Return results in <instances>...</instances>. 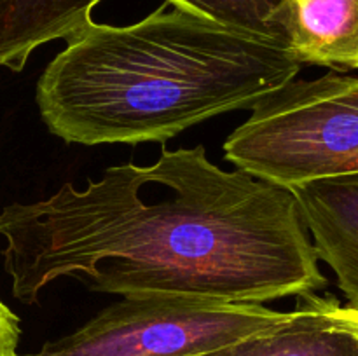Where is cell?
Wrapping results in <instances>:
<instances>
[{"instance_id":"obj_1","label":"cell","mask_w":358,"mask_h":356,"mask_svg":"<svg viewBox=\"0 0 358 356\" xmlns=\"http://www.w3.org/2000/svg\"><path fill=\"white\" fill-rule=\"evenodd\" d=\"M150 170L164 188L154 201L142 198V166L128 163L84 191L66 181L44 201L7 206L0 234L14 297L35 304L73 274L93 292L254 304L327 286L289 188L220 170L203 145L164 149Z\"/></svg>"},{"instance_id":"obj_2","label":"cell","mask_w":358,"mask_h":356,"mask_svg":"<svg viewBox=\"0 0 358 356\" xmlns=\"http://www.w3.org/2000/svg\"><path fill=\"white\" fill-rule=\"evenodd\" d=\"M301 72L283 45L168 2L126 27L90 24L37 82L49 131L69 143L166 142L215 115L252 108Z\"/></svg>"},{"instance_id":"obj_3","label":"cell","mask_w":358,"mask_h":356,"mask_svg":"<svg viewBox=\"0 0 358 356\" xmlns=\"http://www.w3.org/2000/svg\"><path fill=\"white\" fill-rule=\"evenodd\" d=\"M224 152L238 170L285 188L357 175L358 77L332 70L289 80L252 105Z\"/></svg>"},{"instance_id":"obj_4","label":"cell","mask_w":358,"mask_h":356,"mask_svg":"<svg viewBox=\"0 0 358 356\" xmlns=\"http://www.w3.org/2000/svg\"><path fill=\"white\" fill-rule=\"evenodd\" d=\"M262 304L178 293L122 295L73 334L24 356H199L282 325Z\"/></svg>"},{"instance_id":"obj_5","label":"cell","mask_w":358,"mask_h":356,"mask_svg":"<svg viewBox=\"0 0 358 356\" xmlns=\"http://www.w3.org/2000/svg\"><path fill=\"white\" fill-rule=\"evenodd\" d=\"M318 260L332 269L346 307L358 311V173L289 187Z\"/></svg>"},{"instance_id":"obj_6","label":"cell","mask_w":358,"mask_h":356,"mask_svg":"<svg viewBox=\"0 0 358 356\" xmlns=\"http://www.w3.org/2000/svg\"><path fill=\"white\" fill-rule=\"evenodd\" d=\"M278 27L301 65L358 70V0H285Z\"/></svg>"},{"instance_id":"obj_7","label":"cell","mask_w":358,"mask_h":356,"mask_svg":"<svg viewBox=\"0 0 358 356\" xmlns=\"http://www.w3.org/2000/svg\"><path fill=\"white\" fill-rule=\"evenodd\" d=\"M101 0H0V66L20 72L38 45L72 37Z\"/></svg>"},{"instance_id":"obj_8","label":"cell","mask_w":358,"mask_h":356,"mask_svg":"<svg viewBox=\"0 0 358 356\" xmlns=\"http://www.w3.org/2000/svg\"><path fill=\"white\" fill-rule=\"evenodd\" d=\"M199 356H358V339L299 295L282 325Z\"/></svg>"},{"instance_id":"obj_9","label":"cell","mask_w":358,"mask_h":356,"mask_svg":"<svg viewBox=\"0 0 358 356\" xmlns=\"http://www.w3.org/2000/svg\"><path fill=\"white\" fill-rule=\"evenodd\" d=\"M170 6L198 14L217 24L285 45L278 14L285 0H166Z\"/></svg>"},{"instance_id":"obj_10","label":"cell","mask_w":358,"mask_h":356,"mask_svg":"<svg viewBox=\"0 0 358 356\" xmlns=\"http://www.w3.org/2000/svg\"><path fill=\"white\" fill-rule=\"evenodd\" d=\"M306 299L320 311L322 314L329 318L334 325H338L343 330L350 332L358 339V311L350 309L343 306L334 295H318V293H310Z\"/></svg>"},{"instance_id":"obj_11","label":"cell","mask_w":358,"mask_h":356,"mask_svg":"<svg viewBox=\"0 0 358 356\" xmlns=\"http://www.w3.org/2000/svg\"><path fill=\"white\" fill-rule=\"evenodd\" d=\"M20 320L7 306L0 307V356L17 355L20 342Z\"/></svg>"},{"instance_id":"obj_12","label":"cell","mask_w":358,"mask_h":356,"mask_svg":"<svg viewBox=\"0 0 358 356\" xmlns=\"http://www.w3.org/2000/svg\"><path fill=\"white\" fill-rule=\"evenodd\" d=\"M0 306H2V300H0Z\"/></svg>"}]
</instances>
